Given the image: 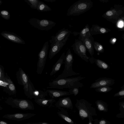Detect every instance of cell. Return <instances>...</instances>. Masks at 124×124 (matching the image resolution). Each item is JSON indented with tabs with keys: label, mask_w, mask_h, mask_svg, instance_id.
I'll list each match as a JSON object with an SVG mask.
<instances>
[{
	"label": "cell",
	"mask_w": 124,
	"mask_h": 124,
	"mask_svg": "<svg viewBox=\"0 0 124 124\" xmlns=\"http://www.w3.org/2000/svg\"><path fill=\"white\" fill-rule=\"evenodd\" d=\"M36 9L41 12H47L52 10V9L48 5L40 0L38 2Z\"/></svg>",
	"instance_id": "25"
},
{
	"label": "cell",
	"mask_w": 124,
	"mask_h": 124,
	"mask_svg": "<svg viewBox=\"0 0 124 124\" xmlns=\"http://www.w3.org/2000/svg\"><path fill=\"white\" fill-rule=\"evenodd\" d=\"M73 61V54L70 49L69 48L68 50L64 59V70L62 73L59 75L55 79H60L80 74V73L75 72L73 70L72 67Z\"/></svg>",
	"instance_id": "5"
},
{
	"label": "cell",
	"mask_w": 124,
	"mask_h": 124,
	"mask_svg": "<svg viewBox=\"0 0 124 124\" xmlns=\"http://www.w3.org/2000/svg\"><path fill=\"white\" fill-rule=\"evenodd\" d=\"M71 47L74 53L82 59L87 62H89L90 57L87 55L86 49L82 41L79 39H75L74 43Z\"/></svg>",
	"instance_id": "10"
},
{
	"label": "cell",
	"mask_w": 124,
	"mask_h": 124,
	"mask_svg": "<svg viewBox=\"0 0 124 124\" xmlns=\"http://www.w3.org/2000/svg\"><path fill=\"white\" fill-rule=\"evenodd\" d=\"M0 124H8V122L4 121L1 120L0 121Z\"/></svg>",
	"instance_id": "41"
},
{
	"label": "cell",
	"mask_w": 124,
	"mask_h": 124,
	"mask_svg": "<svg viewBox=\"0 0 124 124\" xmlns=\"http://www.w3.org/2000/svg\"><path fill=\"white\" fill-rule=\"evenodd\" d=\"M0 34L5 38L12 42L22 44H25L24 41L21 37L13 32L4 31L0 33Z\"/></svg>",
	"instance_id": "16"
},
{
	"label": "cell",
	"mask_w": 124,
	"mask_h": 124,
	"mask_svg": "<svg viewBox=\"0 0 124 124\" xmlns=\"http://www.w3.org/2000/svg\"><path fill=\"white\" fill-rule=\"evenodd\" d=\"M59 109L60 111L57 112L59 116L69 124H74L75 123L70 117L66 110L63 108H61Z\"/></svg>",
	"instance_id": "23"
},
{
	"label": "cell",
	"mask_w": 124,
	"mask_h": 124,
	"mask_svg": "<svg viewBox=\"0 0 124 124\" xmlns=\"http://www.w3.org/2000/svg\"><path fill=\"white\" fill-rule=\"evenodd\" d=\"M121 90L115 94L113 95L114 97H120L119 98V99L124 98V84L121 87Z\"/></svg>",
	"instance_id": "31"
},
{
	"label": "cell",
	"mask_w": 124,
	"mask_h": 124,
	"mask_svg": "<svg viewBox=\"0 0 124 124\" xmlns=\"http://www.w3.org/2000/svg\"><path fill=\"white\" fill-rule=\"evenodd\" d=\"M29 22L32 26L42 31L49 30L54 26L56 24L55 22L51 20L45 19L40 20L35 18L30 19Z\"/></svg>",
	"instance_id": "6"
},
{
	"label": "cell",
	"mask_w": 124,
	"mask_h": 124,
	"mask_svg": "<svg viewBox=\"0 0 124 124\" xmlns=\"http://www.w3.org/2000/svg\"><path fill=\"white\" fill-rule=\"evenodd\" d=\"M54 106L59 109L63 108L72 110L73 108L71 100L69 97L59 98L55 103Z\"/></svg>",
	"instance_id": "14"
},
{
	"label": "cell",
	"mask_w": 124,
	"mask_h": 124,
	"mask_svg": "<svg viewBox=\"0 0 124 124\" xmlns=\"http://www.w3.org/2000/svg\"><path fill=\"white\" fill-rule=\"evenodd\" d=\"M93 116H90L89 117L88 119L89 120V121L88 123V124H93L92 121H93L94 120L92 117Z\"/></svg>",
	"instance_id": "37"
},
{
	"label": "cell",
	"mask_w": 124,
	"mask_h": 124,
	"mask_svg": "<svg viewBox=\"0 0 124 124\" xmlns=\"http://www.w3.org/2000/svg\"><path fill=\"white\" fill-rule=\"evenodd\" d=\"M92 105L91 103L84 99L76 100L75 106L78 111L79 117L82 120L88 118L90 116H97L96 108Z\"/></svg>",
	"instance_id": "2"
},
{
	"label": "cell",
	"mask_w": 124,
	"mask_h": 124,
	"mask_svg": "<svg viewBox=\"0 0 124 124\" xmlns=\"http://www.w3.org/2000/svg\"><path fill=\"white\" fill-rule=\"evenodd\" d=\"M100 31L101 33H104L106 31L105 29L103 28H101L100 29Z\"/></svg>",
	"instance_id": "40"
},
{
	"label": "cell",
	"mask_w": 124,
	"mask_h": 124,
	"mask_svg": "<svg viewBox=\"0 0 124 124\" xmlns=\"http://www.w3.org/2000/svg\"><path fill=\"white\" fill-rule=\"evenodd\" d=\"M123 26V22L121 21L119 22L118 24V26L120 28L122 27Z\"/></svg>",
	"instance_id": "39"
},
{
	"label": "cell",
	"mask_w": 124,
	"mask_h": 124,
	"mask_svg": "<svg viewBox=\"0 0 124 124\" xmlns=\"http://www.w3.org/2000/svg\"><path fill=\"white\" fill-rule=\"evenodd\" d=\"M35 102L38 105L43 107L51 108L54 106V104L56 101L53 98L46 99L38 98L34 99Z\"/></svg>",
	"instance_id": "19"
},
{
	"label": "cell",
	"mask_w": 124,
	"mask_h": 124,
	"mask_svg": "<svg viewBox=\"0 0 124 124\" xmlns=\"http://www.w3.org/2000/svg\"><path fill=\"white\" fill-rule=\"evenodd\" d=\"M0 86L3 91L9 95H15L16 93V86L7 73H5L4 79L0 80Z\"/></svg>",
	"instance_id": "9"
},
{
	"label": "cell",
	"mask_w": 124,
	"mask_h": 124,
	"mask_svg": "<svg viewBox=\"0 0 124 124\" xmlns=\"http://www.w3.org/2000/svg\"><path fill=\"white\" fill-rule=\"evenodd\" d=\"M4 67L0 65V80H2L5 78V73L4 70Z\"/></svg>",
	"instance_id": "34"
},
{
	"label": "cell",
	"mask_w": 124,
	"mask_h": 124,
	"mask_svg": "<svg viewBox=\"0 0 124 124\" xmlns=\"http://www.w3.org/2000/svg\"><path fill=\"white\" fill-rule=\"evenodd\" d=\"M68 39H67L62 41L56 42L51 46V48L50 50L49 54L50 59H51L60 51L65 44Z\"/></svg>",
	"instance_id": "17"
},
{
	"label": "cell",
	"mask_w": 124,
	"mask_h": 124,
	"mask_svg": "<svg viewBox=\"0 0 124 124\" xmlns=\"http://www.w3.org/2000/svg\"><path fill=\"white\" fill-rule=\"evenodd\" d=\"M91 63H95L99 67L104 69H107L108 66L105 63L99 59H95L93 57H90L89 60Z\"/></svg>",
	"instance_id": "26"
},
{
	"label": "cell",
	"mask_w": 124,
	"mask_h": 124,
	"mask_svg": "<svg viewBox=\"0 0 124 124\" xmlns=\"http://www.w3.org/2000/svg\"><path fill=\"white\" fill-rule=\"evenodd\" d=\"M26 124H49L47 122H39L35 123H27Z\"/></svg>",
	"instance_id": "36"
},
{
	"label": "cell",
	"mask_w": 124,
	"mask_h": 124,
	"mask_svg": "<svg viewBox=\"0 0 124 124\" xmlns=\"http://www.w3.org/2000/svg\"><path fill=\"white\" fill-rule=\"evenodd\" d=\"M65 55V52H63L55 63L53 66L52 70L50 73V76L53 75L60 70L62 65L64 63V61Z\"/></svg>",
	"instance_id": "22"
},
{
	"label": "cell",
	"mask_w": 124,
	"mask_h": 124,
	"mask_svg": "<svg viewBox=\"0 0 124 124\" xmlns=\"http://www.w3.org/2000/svg\"><path fill=\"white\" fill-rule=\"evenodd\" d=\"M91 0H79L73 3L68 9V16H78L89 10L93 6Z\"/></svg>",
	"instance_id": "3"
},
{
	"label": "cell",
	"mask_w": 124,
	"mask_h": 124,
	"mask_svg": "<svg viewBox=\"0 0 124 124\" xmlns=\"http://www.w3.org/2000/svg\"><path fill=\"white\" fill-rule=\"evenodd\" d=\"M49 46L48 42H46L38 54L39 59L37 64L36 72L38 74H41L45 67Z\"/></svg>",
	"instance_id": "7"
},
{
	"label": "cell",
	"mask_w": 124,
	"mask_h": 124,
	"mask_svg": "<svg viewBox=\"0 0 124 124\" xmlns=\"http://www.w3.org/2000/svg\"><path fill=\"white\" fill-rule=\"evenodd\" d=\"M72 33L71 31L68 29L63 28L59 30L55 35L51 37V39L50 40L51 43V46L56 42L62 41L64 40L69 39L70 34Z\"/></svg>",
	"instance_id": "11"
},
{
	"label": "cell",
	"mask_w": 124,
	"mask_h": 124,
	"mask_svg": "<svg viewBox=\"0 0 124 124\" xmlns=\"http://www.w3.org/2000/svg\"><path fill=\"white\" fill-rule=\"evenodd\" d=\"M36 115V114L31 113H17L6 114L2 117L9 120L21 121L30 118Z\"/></svg>",
	"instance_id": "13"
},
{
	"label": "cell",
	"mask_w": 124,
	"mask_h": 124,
	"mask_svg": "<svg viewBox=\"0 0 124 124\" xmlns=\"http://www.w3.org/2000/svg\"><path fill=\"white\" fill-rule=\"evenodd\" d=\"M112 88L110 86H101L95 88V91L100 93H107L110 91Z\"/></svg>",
	"instance_id": "27"
},
{
	"label": "cell",
	"mask_w": 124,
	"mask_h": 124,
	"mask_svg": "<svg viewBox=\"0 0 124 124\" xmlns=\"http://www.w3.org/2000/svg\"><path fill=\"white\" fill-rule=\"evenodd\" d=\"M44 1L49 2H53L56 1V0H44Z\"/></svg>",
	"instance_id": "42"
},
{
	"label": "cell",
	"mask_w": 124,
	"mask_h": 124,
	"mask_svg": "<svg viewBox=\"0 0 124 124\" xmlns=\"http://www.w3.org/2000/svg\"><path fill=\"white\" fill-rule=\"evenodd\" d=\"M119 110L120 113L117 114L116 117L118 118H124V101L120 102L119 103Z\"/></svg>",
	"instance_id": "28"
},
{
	"label": "cell",
	"mask_w": 124,
	"mask_h": 124,
	"mask_svg": "<svg viewBox=\"0 0 124 124\" xmlns=\"http://www.w3.org/2000/svg\"><path fill=\"white\" fill-rule=\"evenodd\" d=\"M116 40V38H114L113 40L112 41L113 42H115Z\"/></svg>",
	"instance_id": "43"
},
{
	"label": "cell",
	"mask_w": 124,
	"mask_h": 124,
	"mask_svg": "<svg viewBox=\"0 0 124 124\" xmlns=\"http://www.w3.org/2000/svg\"><path fill=\"white\" fill-rule=\"evenodd\" d=\"M106 14L108 16H110L113 15V13L112 11H109L107 12Z\"/></svg>",
	"instance_id": "38"
},
{
	"label": "cell",
	"mask_w": 124,
	"mask_h": 124,
	"mask_svg": "<svg viewBox=\"0 0 124 124\" xmlns=\"http://www.w3.org/2000/svg\"><path fill=\"white\" fill-rule=\"evenodd\" d=\"M94 49L98 52H101L103 49L102 46L98 42L94 41Z\"/></svg>",
	"instance_id": "33"
},
{
	"label": "cell",
	"mask_w": 124,
	"mask_h": 124,
	"mask_svg": "<svg viewBox=\"0 0 124 124\" xmlns=\"http://www.w3.org/2000/svg\"><path fill=\"white\" fill-rule=\"evenodd\" d=\"M87 51L91 56L93 57L94 54V39L91 35L84 39L82 41Z\"/></svg>",
	"instance_id": "18"
},
{
	"label": "cell",
	"mask_w": 124,
	"mask_h": 124,
	"mask_svg": "<svg viewBox=\"0 0 124 124\" xmlns=\"http://www.w3.org/2000/svg\"><path fill=\"white\" fill-rule=\"evenodd\" d=\"M85 77L79 76L71 78H65L60 79H55L49 82V86L47 88H56L63 89L64 88L69 89L74 88H82L84 86L83 84L80 81Z\"/></svg>",
	"instance_id": "1"
},
{
	"label": "cell",
	"mask_w": 124,
	"mask_h": 124,
	"mask_svg": "<svg viewBox=\"0 0 124 124\" xmlns=\"http://www.w3.org/2000/svg\"><path fill=\"white\" fill-rule=\"evenodd\" d=\"M24 0L31 8L36 9L38 2L39 0Z\"/></svg>",
	"instance_id": "29"
},
{
	"label": "cell",
	"mask_w": 124,
	"mask_h": 124,
	"mask_svg": "<svg viewBox=\"0 0 124 124\" xmlns=\"http://www.w3.org/2000/svg\"><path fill=\"white\" fill-rule=\"evenodd\" d=\"M68 92L71 95L74 94L75 96L78 93L79 88L75 87L69 89Z\"/></svg>",
	"instance_id": "35"
},
{
	"label": "cell",
	"mask_w": 124,
	"mask_h": 124,
	"mask_svg": "<svg viewBox=\"0 0 124 124\" xmlns=\"http://www.w3.org/2000/svg\"><path fill=\"white\" fill-rule=\"evenodd\" d=\"M0 15L2 18L5 20H8L10 18V13L7 10H0Z\"/></svg>",
	"instance_id": "30"
},
{
	"label": "cell",
	"mask_w": 124,
	"mask_h": 124,
	"mask_svg": "<svg viewBox=\"0 0 124 124\" xmlns=\"http://www.w3.org/2000/svg\"><path fill=\"white\" fill-rule=\"evenodd\" d=\"M46 91L50 96L53 98L71 95L68 91H66L47 89L46 90Z\"/></svg>",
	"instance_id": "21"
},
{
	"label": "cell",
	"mask_w": 124,
	"mask_h": 124,
	"mask_svg": "<svg viewBox=\"0 0 124 124\" xmlns=\"http://www.w3.org/2000/svg\"><path fill=\"white\" fill-rule=\"evenodd\" d=\"M4 102L13 108L24 110L34 109L33 103L31 101L28 100L14 98L9 97L5 99Z\"/></svg>",
	"instance_id": "4"
},
{
	"label": "cell",
	"mask_w": 124,
	"mask_h": 124,
	"mask_svg": "<svg viewBox=\"0 0 124 124\" xmlns=\"http://www.w3.org/2000/svg\"><path fill=\"white\" fill-rule=\"evenodd\" d=\"M98 110L101 112H107L108 111V105L107 103L102 100H98L95 102Z\"/></svg>",
	"instance_id": "24"
},
{
	"label": "cell",
	"mask_w": 124,
	"mask_h": 124,
	"mask_svg": "<svg viewBox=\"0 0 124 124\" xmlns=\"http://www.w3.org/2000/svg\"><path fill=\"white\" fill-rule=\"evenodd\" d=\"M16 75L18 83L23 86L24 94L28 97L29 96V76L21 68H19Z\"/></svg>",
	"instance_id": "8"
},
{
	"label": "cell",
	"mask_w": 124,
	"mask_h": 124,
	"mask_svg": "<svg viewBox=\"0 0 124 124\" xmlns=\"http://www.w3.org/2000/svg\"><path fill=\"white\" fill-rule=\"evenodd\" d=\"M29 96L28 98L30 99L45 98L48 95L47 92L46 91L36 89L32 84L29 80Z\"/></svg>",
	"instance_id": "12"
},
{
	"label": "cell",
	"mask_w": 124,
	"mask_h": 124,
	"mask_svg": "<svg viewBox=\"0 0 124 124\" xmlns=\"http://www.w3.org/2000/svg\"><path fill=\"white\" fill-rule=\"evenodd\" d=\"M93 121L94 124H110L111 123L110 122L103 118L99 120L97 118L95 119Z\"/></svg>",
	"instance_id": "32"
},
{
	"label": "cell",
	"mask_w": 124,
	"mask_h": 124,
	"mask_svg": "<svg viewBox=\"0 0 124 124\" xmlns=\"http://www.w3.org/2000/svg\"><path fill=\"white\" fill-rule=\"evenodd\" d=\"M2 3V1L1 0H0V5Z\"/></svg>",
	"instance_id": "44"
},
{
	"label": "cell",
	"mask_w": 124,
	"mask_h": 124,
	"mask_svg": "<svg viewBox=\"0 0 124 124\" xmlns=\"http://www.w3.org/2000/svg\"><path fill=\"white\" fill-rule=\"evenodd\" d=\"M74 36L79 35L78 39L82 41L85 38L91 35L90 32V28L88 24H87L79 32L74 31L73 33Z\"/></svg>",
	"instance_id": "20"
},
{
	"label": "cell",
	"mask_w": 124,
	"mask_h": 124,
	"mask_svg": "<svg viewBox=\"0 0 124 124\" xmlns=\"http://www.w3.org/2000/svg\"><path fill=\"white\" fill-rule=\"evenodd\" d=\"M115 80L106 77L100 78L95 80L90 87V88H96L101 86L113 85L115 83Z\"/></svg>",
	"instance_id": "15"
}]
</instances>
